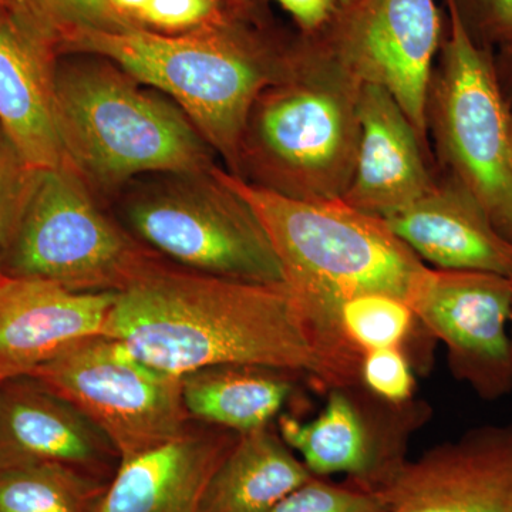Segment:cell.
Returning a JSON list of instances; mask_svg holds the SVG:
<instances>
[{"mask_svg": "<svg viewBox=\"0 0 512 512\" xmlns=\"http://www.w3.org/2000/svg\"><path fill=\"white\" fill-rule=\"evenodd\" d=\"M238 433L192 427L171 443L124 458L96 512H201L202 498Z\"/></svg>", "mask_w": 512, "mask_h": 512, "instance_id": "obj_18", "label": "cell"}, {"mask_svg": "<svg viewBox=\"0 0 512 512\" xmlns=\"http://www.w3.org/2000/svg\"><path fill=\"white\" fill-rule=\"evenodd\" d=\"M433 154L396 99L375 84L360 94V141L352 181L340 200L376 217L410 207L434 187Z\"/></svg>", "mask_w": 512, "mask_h": 512, "instance_id": "obj_16", "label": "cell"}, {"mask_svg": "<svg viewBox=\"0 0 512 512\" xmlns=\"http://www.w3.org/2000/svg\"><path fill=\"white\" fill-rule=\"evenodd\" d=\"M296 43L298 30L279 28L269 12L225 8L207 25L177 35L84 30L60 47L59 56L104 57L170 97L235 174L249 111L262 90L288 72Z\"/></svg>", "mask_w": 512, "mask_h": 512, "instance_id": "obj_2", "label": "cell"}, {"mask_svg": "<svg viewBox=\"0 0 512 512\" xmlns=\"http://www.w3.org/2000/svg\"><path fill=\"white\" fill-rule=\"evenodd\" d=\"M444 6L447 28L426 106L436 171L470 194L512 242V109L493 50L477 46L454 9Z\"/></svg>", "mask_w": 512, "mask_h": 512, "instance_id": "obj_7", "label": "cell"}, {"mask_svg": "<svg viewBox=\"0 0 512 512\" xmlns=\"http://www.w3.org/2000/svg\"><path fill=\"white\" fill-rule=\"evenodd\" d=\"M225 8L242 15H261L269 12L266 8L268 0H221Z\"/></svg>", "mask_w": 512, "mask_h": 512, "instance_id": "obj_32", "label": "cell"}, {"mask_svg": "<svg viewBox=\"0 0 512 512\" xmlns=\"http://www.w3.org/2000/svg\"><path fill=\"white\" fill-rule=\"evenodd\" d=\"M109 2L121 15L126 16V18L140 25L138 16H140L141 10L144 9V6H146L150 0H109Z\"/></svg>", "mask_w": 512, "mask_h": 512, "instance_id": "obj_33", "label": "cell"}, {"mask_svg": "<svg viewBox=\"0 0 512 512\" xmlns=\"http://www.w3.org/2000/svg\"><path fill=\"white\" fill-rule=\"evenodd\" d=\"M220 174L264 225L285 285L342 345L335 315L345 299L384 293L413 306L431 266L383 218L342 200H293L255 187L225 168L220 167Z\"/></svg>", "mask_w": 512, "mask_h": 512, "instance_id": "obj_5", "label": "cell"}, {"mask_svg": "<svg viewBox=\"0 0 512 512\" xmlns=\"http://www.w3.org/2000/svg\"><path fill=\"white\" fill-rule=\"evenodd\" d=\"M55 47L0 12V128L36 170L67 164L56 123Z\"/></svg>", "mask_w": 512, "mask_h": 512, "instance_id": "obj_19", "label": "cell"}, {"mask_svg": "<svg viewBox=\"0 0 512 512\" xmlns=\"http://www.w3.org/2000/svg\"><path fill=\"white\" fill-rule=\"evenodd\" d=\"M383 220L431 268L485 272L512 281V242L446 175L437 173L436 184L423 198Z\"/></svg>", "mask_w": 512, "mask_h": 512, "instance_id": "obj_17", "label": "cell"}, {"mask_svg": "<svg viewBox=\"0 0 512 512\" xmlns=\"http://www.w3.org/2000/svg\"><path fill=\"white\" fill-rule=\"evenodd\" d=\"M268 512H389V504L380 491L313 477Z\"/></svg>", "mask_w": 512, "mask_h": 512, "instance_id": "obj_25", "label": "cell"}, {"mask_svg": "<svg viewBox=\"0 0 512 512\" xmlns=\"http://www.w3.org/2000/svg\"><path fill=\"white\" fill-rule=\"evenodd\" d=\"M498 83L512 109V42L494 52Z\"/></svg>", "mask_w": 512, "mask_h": 512, "instance_id": "obj_31", "label": "cell"}, {"mask_svg": "<svg viewBox=\"0 0 512 512\" xmlns=\"http://www.w3.org/2000/svg\"><path fill=\"white\" fill-rule=\"evenodd\" d=\"M124 228L144 247L201 274L282 284L281 264L251 205L220 174H147L116 195Z\"/></svg>", "mask_w": 512, "mask_h": 512, "instance_id": "obj_6", "label": "cell"}, {"mask_svg": "<svg viewBox=\"0 0 512 512\" xmlns=\"http://www.w3.org/2000/svg\"><path fill=\"white\" fill-rule=\"evenodd\" d=\"M360 384L376 399L392 406L412 403L416 390L412 359L399 348L367 352L360 362Z\"/></svg>", "mask_w": 512, "mask_h": 512, "instance_id": "obj_27", "label": "cell"}, {"mask_svg": "<svg viewBox=\"0 0 512 512\" xmlns=\"http://www.w3.org/2000/svg\"><path fill=\"white\" fill-rule=\"evenodd\" d=\"M121 458L76 406L33 376L0 384V470L59 463L111 481Z\"/></svg>", "mask_w": 512, "mask_h": 512, "instance_id": "obj_15", "label": "cell"}, {"mask_svg": "<svg viewBox=\"0 0 512 512\" xmlns=\"http://www.w3.org/2000/svg\"><path fill=\"white\" fill-rule=\"evenodd\" d=\"M8 15L55 47L84 30L143 28L110 5L109 0H8Z\"/></svg>", "mask_w": 512, "mask_h": 512, "instance_id": "obj_24", "label": "cell"}, {"mask_svg": "<svg viewBox=\"0 0 512 512\" xmlns=\"http://www.w3.org/2000/svg\"><path fill=\"white\" fill-rule=\"evenodd\" d=\"M295 376L252 365L205 367L181 376L191 419L208 426L248 433L272 426L295 392Z\"/></svg>", "mask_w": 512, "mask_h": 512, "instance_id": "obj_21", "label": "cell"}, {"mask_svg": "<svg viewBox=\"0 0 512 512\" xmlns=\"http://www.w3.org/2000/svg\"><path fill=\"white\" fill-rule=\"evenodd\" d=\"M363 84L298 32L288 72L249 111L234 175L293 200H340L355 171Z\"/></svg>", "mask_w": 512, "mask_h": 512, "instance_id": "obj_3", "label": "cell"}, {"mask_svg": "<svg viewBox=\"0 0 512 512\" xmlns=\"http://www.w3.org/2000/svg\"><path fill=\"white\" fill-rule=\"evenodd\" d=\"M103 335L177 376L252 365L308 377L325 390L360 384L362 359L333 339L285 282L201 274L158 255L117 292Z\"/></svg>", "mask_w": 512, "mask_h": 512, "instance_id": "obj_1", "label": "cell"}, {"mask_svg": "<svg viewBox=\"0 0 512 512\" xmlns=\"http://www.w3.org/2000/svg\"><path fill=\"white\" fill-rule=\"evenodd\" d=\"M70 165L37 175L18 228L2 251L3 272L77 292H120L157 254L109 217Z\"/></svg>", "mask_w": 512, "mask_h": 512, "instance_id": "obj_8", "label": "cell"}, {"mask_svg": "<svg viewBox=\"0 0 512 512\" xmlns=\"http://www.w3.org/2000/svg\"><path fill=\"white\" fill-rule=\"evenodd\" d=\"M456 12L468 37L483 49L512 42V0H444Z\"/></svg>", "mask_w": 512, "mask_h": 512, "instance_id": "obj_28", "label": "cell"}, {"mask_svg": "<svg viewBox=\"0 0 512 512\" xmlns=\"http://www.w3.org/2000/svg\"><path fill=\"white\" fill-rule=\"evenodd\" d=\"M117 292H77L39 278L0 281V384L32 376L79 340L103 335Z\"/></svg>", "mask_w": 512, "mask_h": 512, "instance_id": "obj_14", "label": "cell"}, {"mask_svg": "<svg viewBox=\"0 0 512 512\" xmlns=\"http://www.w3.org/2000/svg\"><path fill=\"white\" fill-rule=\"evenodd\" d=\"M0 12L8 15V0H0Z\"/></svg>", "mask_w": 512, "mask_h": 512, "instance_id": "obj_34", "label": "cell"}, {"mask_svg": "<svg viewBox=\"0 0 512 512\" xmlns=\"http://www.w3.org/2000/svg\"><path fill=\"white\" fill-rule=\"evenodd\" d=\"M224 9L221 0H150L138 22L144 28L177 35L207 25Z\"/></svg>", "mask_w": 512, "mask_h": 512, "instance_id": "obj_29", "label": "cell"}, {"mask_svg": "<svg viewBox=\"0 0 512 512\" xmlns=\"http://www.w3.org/2000/svg\"><path fill=\"white\" fill-rule=\"evenodd\" d=\"M3 276H5V272H3V266H2V252H0V281H2Z\"/></svg>", "mask_w": 512, "mask_h": 512, "instance_id": "obj_35", "label": "cell"}, {"mask_svg": "<svg viewBox=\"0 0 512 512\" xmlns=\"http://www.w3.org/2000/svg\"><path fill=\"white\" fill-rule=\"evenodd\" d=\"M512 281L476 271L430 268L413 311L447 349L451 372L484 400L512 390Z\"/></svg>", "mask_w": 512, "mask_h": 512, "instance_id": "obj_12", "label": "cell"}, {"mask_svg": "<svg viewBox=\"0 0 512 512\" xmlns=\"http://www.w3.org/2000/svg\"><path fill=\"white\" fill-rule=\"evenodd\" d=\"M32 376L96 424L121 460L171 443L191 427L181 376L146 365L109 336L79 340Z\"/></svg>", "mask_w": 512, "mask_h": 512, "instance_id": "obj_9", "label": "cell"}, {"mask_svg": "<svg viewBox=\"0 0 512 512\" xmlns=\"http://www.w3.org/2000/svg\"><path fill=\"white\" fill-rule=\"evenodd\" d=\"M269 2V0H268ZM292 16L298 32L311 35L323 28L339 6L338 0H272Z\"/></svg>", "mask_w": 512, "mask_h": 512, "instance_id": "obj_30", "label": "cell"}, {"mask_svg": "<svg viewBox=\"0 0 512 512\" xmlns=\"http://www.w3.org/2000/svg\"><path fill=\"white\" fill-rule=\"evenodd\" d=\"M335 322L346 348L360 357L389 348L403 349L410 356L413 348H424L433 340L409 303L384 293L345 299L336 309Z\"/></svg>", "mask_w": 512, "mask_h": 512, "instance_id": "obj_23", "label": "cell"}, {"mask_svg": "<svg viewBox=\"0 0 512 512\" xmlns=\"http://www.w3.org/2000/svg\"><path fill=\"white\" fill-rule=\"evenodd\" d=\"M313 477L272 426L241 433L212 474L201 512H268Z\"/></svg>", "mask_w": 512, "mask_h": 512, "instance_id": "obj_20", "label": "cell"}, {"mask_svg": "<svg viewBox=\"0 0 512 512\" xmlns=\"http://www.w3.org/2000/svg\"><path fill=\"white\" fill-rule=\"evenodd\" d=\"M40 171L23 160L0 128V252L18 228Z\"/></svg>", "mask_w": 512, "mask_h": 512, "instance_id": "obj_26", "label": "cell"}, {"mask_svg": "<svg viewBox=\"0 0 512 512\" xmlns=\"http://www.w3.org/2000/svg\"><path fill=\"white\" fill-rule=\"evenodd\" d=\"M421 407L392 406L362 384L329 390L315 419L282 413L278 433L315 477H348V483L380 491L403 466L404 448Z\"/></svg>", "mask_w": 512, "mask_h": 512, "instance_id": "obj_11", "label": "cell"}, {"mask_svg": "<svg viewBox=\"0 0 512 512\" xmlns=\"http://www.w3.org/2000/svg\"><path fill=\"white\" fill-rule=\"evenodd\" d=\"M443 30L436 0H353L311 35L363 83L392 94L431 151L427 93Z\"/></svg>", "mask_w": 512, "mask_h": 512, "instance_id": "obj_10", "label": "cell"}, {"mask_svg": "<svg viewBox=\"0 0 512 512\" xmlns=\"http://www.w3.org/2000/svg\"><path fill=\"white\" fill-rule=\"evenodd\" d=\"M66 56H59L55 70L57 131L67 164L94 194L116 197L143 175L218 165L215 151L170 97L104 57Z\"/></svg>", "mask_w": 512, "mask_h": 512, "instance_id": "obj_4", "label": "cell"}, {"mask_svg": "<svg viewBox=\"0 0 512 512\" xmlns=\"http://www.w3.org/2000/svg\"><path fill=\"white\" fill-rule=\"evenodd\" d=\"M510 336H511V346H512V305H511V316H510Z\"/></svg>", "mask_w": 512, "mask_h": 512, "instance_id": "obj_36", "label": "cell"}, {"mask_svg": "<svg viewBox=\"0 0 512 512\" xmlns=\"http://www.w3.org/2000/svg\"><path fill=\"white\" fill-rule=\"evenodd\" d=\"M380 493L389 512H512V421L404 461Z\"/></svg>", "mask_w": 512, "mask_h": 512, "instance_id": "obj_13", "label": "cell"}, {"mask_svg": "<svg viewBox=\"0 0 512 512\" xmlns=\"http://www.w3.org/2000/svg\"><path fill=\"white\" fill-rule=\"evenodd\" d=\"M110 481L59 463L0 470V512H96Z\"/></svg>", "mask_w": 512, "mask_h": 512, "instance_id": "obj_22", "label": "cell"}, {"mask_svg": "<svg viewBox=\"0 0 512 512\" xmlns=\"http://www.w3.org/2000/svg\"><path fill=\"white\" fill-rule=\"evenodd\" d=\"M339 5H348V3L353 2V0H338Z\"/></svg>", "mask_w": 512, "mask_h": 512, "instance_id": "obj_37", "label": "cell"}]
</instances>
